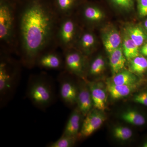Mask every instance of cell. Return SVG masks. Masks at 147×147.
<instances>
[{
  "label": "cell",
  "instance_id": "obj_13",
  "mask_svg": "<svg viewBox=\"0 0 147 147\" xmlns=\"http://www.w3.org/2000/svg\"><path fill=\"white\" fill-rule=\"evenodd\" d=\"M137 87V84L116 85L110 82L107 84V88L111 97L113 99H118L127 96Z\"/></svg>",
  "mask_w": 147,
  "mask_h": 147
},
{
  "label": "cell",
  "instance_id": "obj_23",
  "mask_svg": "<svg viewBox=\"0 0 147 147\" xmlns=\"http://www.w3.org/2000/svg\"><path fill=\"white\" fill-rule=\"evenodd\" d=\"M127 31L128 36L139 47L143 44L146 38L145 33L139 27H131Z\"/></svg>",
  "mask_w": 147,
  "mask_h": 147
},
{
  "label": "cell",
  "instance_id": "obj_3",
  "mask_svg": "<svg viewBox=\"0 0 147 147\" xmlns=\"http://www.w3.org/2000/svg\"><path fill=\"white\" fill-rule=\"evenodd\" d=\"M27 97L37 108L45 110L54 103L55 90L51 80L44 73L30 77Z\"/></svg>",
  "mask_w": 147,
  "mask_h": 147
},
{
  "label": "cell",
  "instance_id": "obj_30",
  "mask_svg": "<svg viewBox=\"0 0 147 147\" xmlns=\"http://www.w3.org/2000/svg\"><path fill=\"white\" fill-rule=\"evenodd\" d=\"M141 52L144 56L147 57V43L143 45L141 48Z\"/></svg>",
  "mask_w": 147,
  "mask_h": 147
},
{
  "label": "cell",
  "instance_id": "obj_6",
  "mask_svg": "<svg viewBox=\"0 0 147 147\" xmlns=\"http://www.w3.org/2000/svg\"><path fill=\"white\" fill-rule=\"evenodd\" d=\"M68 73L64 71L58 76L59 96L61 100L67 106L76 104L78 86L69 78Z\"/></svg>",
  "mask_w": 147,
  "mask_h": 147
},
{
  "label": "cell",
  "instance_id": "obj_27",
  "mask_svg": "<svg viewBox=\"0 0 147 147\" xmlns=\"http://www.w3.org/2000/svg\"><path fill=\"white\" fill-rule=\"evenodd\" d=\"M116 5L125 9H130L133 5V0H112Z\"/></svg>",
  "mask_w": 147,
  "mask_h": 147
},
{
  "label": "cell",
  "instance_id": "obj_29",
  "mask_svg": "<svg viewBox=\"0 0 147 147\" xmlns=\"http://www.w3.org/2000/svg\"><path fill=\"white\" fill-rule=\"evenodd\" d=\"M138 9L141 16H147V0H139Z\"/></svg>",
  "mask_w": 147,
  "mask_h": 147
},
{
  "label": "cell",
  "instance_id": "obj_10",
  "mask_svg": "<svg viewBox=\"0 0 147 147\" xmlns=\"http://www.w3.org/2000/svg\"><path fill=\"white\" fill-rule=\"evenodd\" d=\"M80 84L78 86L76 104L77 108L85 117L92 110L93 103L88 82H83Z\"/></svg>",
  "mask_w": 147,
  "mask_h": 147
},
{
  "label": "cell",
  "instance_id": "obj_28",
  "mask_svg": "<svg viewBox=\"0 0 147 147\" xmlns=\"http://www.w3.org/2000/svg\"><path fill=\"white\" fill-rule=\"evenodd\" d=\"M133 100L137 103L147 106V91L142 92L136 95Z\"/></svg>",
  "mask_w": 147,
  "mask_h": 147
},
{
  "label": "cell",
  "instance_id": "obj_18",
  "mask_svg": "<svg viewBox=\"0 0 147 147\" xmlns=\"http://www.w3.org/2000/svg\"><path fill=\"white\" fill-rule=\"evenodd\" d=\"M121 118L126 122L136 126H142L146 123L144 117L135 110H129L124 112L121 115Z\"/></svg>",
  "mask_w": 147,
  "mask_h": 147
},
{
  "label": "cell",
  "instance_id": "obj_9",
  "mask_svg": "<svg viewBox=\"0 0 147 147\" xmlns=\"http://www.w3.org/2000/svg\"><path fill=\"white\" fill-rule=\"evenodd\" d=\"M36 65L40 68L57 70L64 68L63 57L54 51H46L38 57Z\"/></svg>",
  "mask_w": 147,
  "mask_h": 147
},
{
  "label": "cell",
  "instance_id": "obj_21",
  "mask_svg": "<svg viewBox=\"0 0 147 147\" xmlns=\"http://www.w3.org/2000/svg\"><path fill=\"white\" fill-rule=\"evenodd\" d=\"M129 68L132 73L138 74L144 73L147 69V59L143 56H137L131 60Z\"/></svg>",
  "mask_w": 147,
  "mask_h": 147
},
{
  "label": "cell",
  "instance_id": "obj_8",
  "mask_svg": "<svg viewBox=\"0 0 147 147\" xmlns=\"http://www.w3.org/2000/svg\"><path fill=\"white\" fill-rule=\"evenodd\" d=\"M99 110H92L85 117L82 123L79 137H90L100 128L105 120V116Z\"/></svg>",
  "mask_w": 147,
  "mask_h": 147
},
{
  "label": "cell",
  "instance_id": "obj_12",
  "mask_svg": "<svg viewBox=\"0 0 147 147\" xmlns=\"http://www.w3.org/2000/svg\"><path fill=\"white\" fill-rule=\"evenodd\" d=\"M91 94L93 106L96 110L104 111L106 109L107 95L100 86L93 82H87Z\"/></svg>",
  "mask_w": 147,
  "mask_h": 147
},
{
  "label": "cell",
  "instance_id": "obj_2",
  "mask_svg": "<svg viewBox=\"0 0 147 147\" xmlns=\"http://www.w3.org/2000/svg\"><path fill=\"white\" fill-rule=\"evenodd\" d=\"M21 74L20 64L4 53L0 60V101L1 106L5 105L15 93Z\"/></svg>",
  "mask_w": 147,
  "mask_h": 147
},
{
  "label": "cell",
  "instance_id": "obj_24",
  "mask_svg": "<svg viewBox=\"0 0 147 147\" xmlns=\"http://www.w3.org/2000/svg\"><path fill=\"white\" fill-rule=\"evenodd\" d=\"M78 137H72L62 134L57 141L51 142L48 147H71L75 145Z\"/></svg>",
  "mask_w": 147,
  "mask_h": 147
},
{
  "label": "cell",
  "instance_id": "obj_17",
  "mask_svg": "<svg viewBox=\"0 0 147 147\" xmlns=\"http://www.w3.org/2000/svg\"><path fill=\"white\" fill-rule=\"evenodd\" d=\"M138 79L131 71H123L116 74L111 83L116 85H134L137 84Z\"/></svg>",
  "mask_w": 147,
  "mask_h": 147
},
{
  "label": "cell",
  "instance_id": "obj_7",
  "mask_svg": "<svg viewBox=\"0 0 147 147\" xmlns=\"http://www.w3.org/2000/svg\"><path fill=\"white\" fill-rule=\"evenodd\" d=\"M64 69L70 74L82 76L84 71L85 60L82 53L73 48L63 51Z\"/></svg>",
  "mask_w": 147,
  "mask_h": 147
},
{
  "label": "cell",
  "instance_id": "obj_22",
  "mask_svg": "<svg viewBox=\"0 0 147 147\" xmlns=\"http://www.w3.org/2000/svg\"><path fill=\"white\" fill-rule=\"evenodd\" d=\"M83 17L89 22L99 21L103 17V14L99 9L92 6L86 7L83 10Z\"/></svg>",
  "mask_w": 147,
  "mask_h": 147
},
{
  "label": "cell",
  "instance_id": "obj_1",
  "mask_svg": "<svg viewBox=\"0 0 147 147\" xmlns=\"http://www.w3.org/2000/svg\"><path fill=\"white\" fill-rule=\"evenodd\" d=\"M60 18L53 5L43 0H30L24 6L16 24V36L24 66L36 65L38 57L55 42Z\"/></svg>",
  "mask_w": 147,
  "mask_h": 147
},
{
  "label": "cell",
  "instance_id": "obj_19",
  "mask_svg": "<svg viewBox=\"0 0 147 147\" xmlns=\"http://www.w3.org/2000/svg\"><path fill=\"white\" fill-rule=\"evenodd\" d=\"M139 47L129 37H125L124 40L123 52L127 59L131 60L139 56Z\"/></svg>",
  "mask_w": 147,
  "mask_h": 147
},
{
  "label": "cell",
  "instance_id": "obj_32",
  "mask_svg": "<svg viewBox=\"0 0 147 147\" xmlns=\"http://www.w3.org/2000/svg\"><path fill=\"white\" fill-rule=\"evenodd\" d=\"M143 147H147V141L145 142L144 144L143 145Z\"/></svg>",
  "mask_w": 147,
  "mask_h": 147
},
{
  "label": "cell",
  "instance_id": "obj_31",
  "mask_svg": "<svg viewBox=\"0 0 147 147\" xmlns=\"http://www.w3.org/2000/svg\"><path fill=\"white\" fill-rule=\"evenodd\" d=\"M144 26L145 28H146V29L147 30V20L145 21L144 23Z\"/></svg>",
  "mask_w": 147,
  "mask_h": 147
},
{
  "label": "cell",
  "instance_id": "obj_20",
  "mask_svg": "<svg viewBox=\"0 0 147 147\" xmlns=\"http://www.w3.org/2000/svg\"><path fill=\"white\" fill-rule=\"evenodd\" d=\"M95 42V38L92 34L86 32L79 37L78 44L79 48L83 52L89 53L94 46Z\"/></svg>",
  "mask_w": 147,
  "mask_h": 147
},
{
  "label": "cell",
  "instance_id": "obj_26",
  "mask_svg": "<svg viewBox=\"0 0 147 147\" xmlns=\"http://www.w3.org/2000/svg\"><path fill=\"white\" fill-rule=\"evenodd\" d=\"M105 62L101 56H98L92 62L89 68V74L90 75H98L100 74L105 67Z\"/></svg>",
  "mask_w": 147,
  "mask_h": 147
},
{
  "label": "cell",
  "instance_id": "obj_5",
  "mask_svg": "<svg viewBox=\"0 0 147 147\" xmlns=\"http://www.w3.org/2000/svg\"><path fill=\"white\" fill-rule=\"evenodd\" d=\"M76 23L70 16L60 18L55 36V42L64 50L72 48L77 34Z\"/></svg>",
  "mask_w": 147,
  "mask_h": 147
},
{
  "label": "cell",
  "instance_id": "obj_11",
  "mask_svg": "<svg viewBox=\"0 0 147 147\" xmlns=\"http://www.w3.org/2000/svg\"><path fill=\"white\" fill-rule=\"evenodd\" d=\"M84 116L78 108L74 109L69 118L62 134L79 137L81 130L82 117Z\"/></svg>",
  "mask_w": 147,
  "mask_h": 147
},
{
  "label": "cell",
  "instance_id": "obj_4",
  "mask_svg": "<svg viewBox=\"0 0 147 147\" xmlns=\"http://www.w3.org/2000/svg\"><path fill=\"white\" fill-rule=\"evenodd\" d=\"M15 9L9 0H0V39L11 50L16 41V20Z\"/></svg>",
  "mask_w": 147,
  "mask_h": 147
},
{
  "label": "cell",
  "instance_id": "obj_14",
  "mask_svg": "<svg viewBox=\"0 0 147 147\" xmlns=\"http://www.w3.org/2000/svg\"><path fill=\"white\" fill-rule=\"evenodd\" d=\"M110 54V66L113 73L116 74L124 68L126 59L121 47H119Z\"/></svg>",
  "mask_w": 147,
  "mask_h": 147
},
{
  "label": "cell",
  "instance_id": "obj_25",
  "mask_svg": "<svg viewBox=\"0 0 147 147\" xmlns=\"http://www.w3.org/2000/svg\"><path fill=\"white\" fill-rule=\"evenodd\" d=\"M113 134L116 139L122 141H126L130 139L132 135V131L126 127H116L113 130Z\"/></svg>",
  "mask_w": 147,
  "mask_h": 147
},
{
  "label": "cell",
  "instance_id": "obj_15",
  "mask_svg": "<svg viewBox=\"0 0 147 147\" xmlns=\"http://www.w3.org/2000/svg\"><path fill=\"white\" fill-rule=\"evenodd\" d=\"M53 5L59 17L70 16L76 0H53Z\"/></svg>",
  "mask_w": 147,
  "mask_h": 147
},
{
  "label": "cell",
  "instance_id": "obj_16",
  "mask_svg": "<svg viewBox=\"0 0 147 147\" xmlns=\"http://www.w3.org/2000/svg\"><path fill=\"white\" fill-rule=\"evenodd\" d=\"M121 40L120 35L118 32L112 30L104 37L103 45L106 51L110 53L119 47Z\"/></svg>",
  "mask_w": 147,
  "mask_h": 147
}]
</instances>
